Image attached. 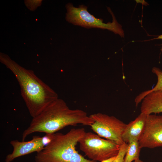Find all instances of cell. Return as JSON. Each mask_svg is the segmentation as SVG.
<instances>
[{
    "label": "cell",
    "instance_id": "obj_1",
    "mask_svg": "<svg viewBox=\"0 0 162 162\" xmlns=\"http://www.w3.org/2000/svg\"><path fill=\"white\" fill-rule=\"evenodd\" d=\"M0 61L13 73L30 116L34 118L58 98L57 93L34 71L20 66L7 55L1 54Z\"/></svg>",
    "mask_w": 162,
    "mask_h": 162
},
{
    "label": "cell",
    "instance_id": "obj_2",
    "mask_svg": "<svg viewBox=\"0 0 162 162\" xmlns=\"http://www.w3.org/2000/svg\"><path fill=\"white\" fill-rule=\"evenodd\" d=\"M94 123L86 112L70 109L64 100L58 98L32 118L29 125L22 133V141L34 133L53 134L68 126L81 124L90 126Z\"/></svg>",
    "mask_w": 162,
    "mask_h": 162
},
{
    "label": "cell",
    "instance_id": "obj_3",
    "mask_svg": "<svg viewBox=\"0 0 162 162\" xmlns=\"http://www.w3.org/2000/svg\"><path fill=\"white\" fill-rule=\"evenodd\" d=\"M83 128H72L65 134H53L50 142L37 153L35 162H70L76 146L85 134Z\"/></svg>",
    "mask_w": 162,
    "mask_h": 162
},
{
    "label": "cell",
    "instance_id": "obj_4",
    "mask_svg": "<svg viewBox=\"0 0 162 162\" xmlns=\"http://www.w3.org/2000/svg\"><path fill=\"white\" fill-rule=\"evenodd\" d=\"M66 7L67 13L66 18L69 22L86 28L107 29L124 37L122 26L118 22L110 8L108 10L112 16V21L111 22L105 23L103 22L102 19L96 18L91 14L87 10V7L84 5L75 7L72 3H69L67 4Z\"/></svg>",
    "mask_w": 162,
    "mask_h": 162
},
{
    "label": "cell",
    "instance_id": "obj_5",
    "mask_svg": "<svg viewBox=\"0 0 162 162\" xmlns=\"http://www.w3.org/2000/svg\"><path fill=\"white\" fill-rule=\"evenodd\" d=\"M79 143L80 149L91 160L96 161L116 156L120 148L114 142L91 132H86Z\"/></svg>",
    "mask_w": 162,
    "mask_h": 162
},
{
    "label": "cell",
    "instance_id": "obj_6",
    "mask_svg": "<svg viewBox=\"0 0 162 162\" xmlns=\"http://www.w3.org/2000/svg\"><path fill=\"white\" fill-rule=\"evenodd\" d=\"M89 116L94 121L90 126L91 128L99 136L120 146L124 143L122 136L127 124L114 116L101 113L93 114Z\"/></svg>",
    "mask_w": 162,
    "mask_h": 162
},
{
    "label": "cell",
    "instance_id": "obj_7",
    "mask_svg": "<svg viewBox=\"0 0 162 162\" xmlns=\"http://www.w3.org/2000/svg\"><path fill=\"white\" fill-rule=\"evenodd\" d=\"M140 147H162V115H147L145 127L138 140Z\"/></svg>",
    "mask_w": 162,
    "mask_h": 162
},
{
    "label": "cell",
    "instance_id": "obj_8",
    "mask_svg": "<svg viewBox=\"0 0 162 162\" xmlns=\"http://www.w3.org/2000/svg\"><path fill=\"white\" fill-rule=\"evenodd\" d=\"M53 134H46L42 137L34 136L28 141L11 140L10 143L13 150L11 153L6 156L5 162H11L18 157L40 151L50 142Z\"/></svg>",
    "mask_w": 162,
    "mask_h": 162
},
{
    "label": "cell",
    "instance_id": "obj_9",
    "mask_svg": "<svg viewBox=\"0 0 162 162\" xmlns=\"http://www.w3.org/2000/svg\"><path fill=\"white\" fill-rule=\"evenodd\" d=\"M146 115L141 113L135 120L127 124L122 137L123 141L128 143L132 140H137L143 131Z\"/></svg>",
    "mask_w": 162,
    "mask_h": 162
},
{
    "label": "cell",
    "instance_id": "obj_10",
    "mask_svg": "<svg viewBox=\"0 0 162 162\" xmlns=\"http://www.w3.org/2000/svg\"><path fill=\"white\" fill-rule=\"evenodd\" d=\"M141 102V113L146 115L162 113V90L148 94Z\"/></svg>",
    "mask_w": 162,
    "mask_h": 162
},
{
    "label": "cell",
    "instance_id": "obj_11",
    "mask_svg": "<svg viewBox=\"0 0 162 162\" xmlns=\"http://www.w3.org/2000/svg\"><path fill=\"white\" fill-rule=\"evenodd\" d=\"M152 71L157 76V83L151 89L142 92L136 96L134 100L136 106H138L144 98L148 94L153 92L162 90V70L158 68L154 67L152 69Z\"/></svg>",
    "mask_w": 162,
    "mask_h": 162
},
{
    "label": "cell",
    "instance_id": "obj_12",
    "mask_svg": "<svg viewBox=\"0 0 162 162\" xmlns=\"http://www.w3.org/2000/svg\"><path fill=\"white\" fill-rule=\"evenodd\" d=\"M138 141L132 140L128 143L124 162H132L139 159L140 149Z\"/></svg>",
    "mask_w": 162,
    "mask_h": 162
},
{
    "label": "cell",
    "instance_id": "obj_13",
    "mask_svg": "<svg viewBox=\"0 0 162 162\" xmlns=\"http://www.w3.org/2000/svg\"><path fill=\"white\" fill-rule=\"evenodd\" d=\"M128 144L124 142L120 146L119 152L112 162H124L125 156L127 150Z\"/></svg>",
    "mask_w": 162,
    "mask_h": 162
},
{
    "label": "cell",
    "instance_id": "obj_14",
    "mask_svg": "<svg viewBox=\"0 0 162 162\" xmlns=\"http://www.w3.org/2000/svg\"><path fill=\"white\" fill-rule=\"evenodd\" d=\"M116 156L112 157L109 159L101 161L100 162H112L115 159Z\"/></svg>",
    "mask_w": 162,
    "mask_h": 162
},
{
    "label": "cell",
    "instance_id": "obj_15",
    "mask_svg": "<svg viewBox=\"0 0 162 162\" xmlns=\"http://www.w3.org/2000/svg\"><path fill=\"white\" fill-rule=\"evenodd\" d=\"M154 39H162V34L159 35L158 37L157 38H155ZM162 46V44L161 45ZM161 50H162V46L161 49Z\"/></svg>",
    "mask_w": 162,
    "mask_h": 162
},
{
    "label": "cell",
    "instance_id": "obj_16",
    "mask_svg": "<svg viewBox=\"0 0 162 162\" xmlns=\"http://www.w3.org/2000/svg\"><path fill=\"white\" fill-rule=\"evenodd\" d=\"M134 162H143L141 160L139 159H136L134 160Z\"/></svg>",
    "mask_w": 162,
    "mask_h": 162
}]
</instances>
